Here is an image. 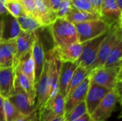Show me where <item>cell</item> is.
<instances>
[{
    "mask_svg": "<svg viewBox=\"0 0 122 121\" xmlns=\"http://www.w3.org/2000/svg\"><path fill=\"white\" fill-rule=\"evenodd\" d=\"M50 26L55 47L61 48L78 41L75 26L64 18H56Z\"/></svg>",
    "mask_w": 122,
    "mask_h": 121,
    "instance_id": "1",
    "label": "cell"
},
{
    "mask_svg": "<svg viewBox=\"0 0 122 121\" xmlns=\"http://www.w3.org/2000/svg\"><path fill=\"white\" fill-rule=\"evenodd\" d=\"M120 40H122V21H119L111 26L107 36L104 39L99 47L97 58L89 69L90 72L104 66L108 56Z\"/></svg>",
    "mask_w": 122,
    "mask_h": 121,
    "instance_id": "2",
    "label": "cell"
},
{
    "mask_svg": "<svg viewBox=\"0 0 122 121\" xmlns=\"http://www.w3.org/2000/svg\"><path fill=\"white\" fill-rule=\"evenodd\" d=\"M122 68L117 67H100L90 73V81L112 90L122 86Z\"/></svg>",
    "mask_w": 122,
    "mask_h": 121,
    "instance_id": "3",
    "label": "cell"
},
{
    "mask_svg": "<svg viewBox=\"0 0 122 121\" xmlns=\"http://www.w3.org/2000/svg\"><path fill=\"white\" fill-rule=\"evenodd\" d=\"M51 87L50 67L48 56H45V61L41 76L35 85V109L39 113L47 104L49 99Z\"/></svg>",
    "mask_w": 122,
    "mask_h": 121,
    "instance_id": "4",
    "label": "cell"
},
{
    "mask_svg": "<svg viewBox=\"0 0 122 121\" xmlns=\"http://www.w3.org/2000/svg\"><path fill=\"white\" fill-rule=\"evenodd\" d=\"M74 26L77 33L78 41L82 44L104 33L112 25L99 18L79 23Z\"/></svg>",
    "mask_w": 122,
    "mask_h": 121,
    "instance_id": "5",
    "label": "cell"
},
{
    "mask_svg": "<svg viewBox=\"0 0 122 121\" xmlns=\"http://www.w3.org/2000/svg\"><path fill=\"white\" fill-rule=\"evenodd\" d=\"M122 101V89L111 90L91 114L93 121H106L114 111L118 103Z\"/></svg>",
    "mask_w": 122,
    "mask_h": 121,
    "instance_id": "6",
    "label": "cell"
},
{
    "mask_svg": "<svg viewBox=\"0 0 122 121\" xmlns=\"http://www.w3.org/2000/svg\"><path fill=\"white\" fill-rule=\"evenodd\" d=\"M109 30L110 29L104 33L102 34L101 35L98 36L97 37L82 43V53L81 54V56L76 61V64L78 66H81L84 68H86L89 71L90 68L92 67L97 58L99 47L104 39L107 36Z\"/></svg>",
    "mask_w": 122,
    "mask_h": 121,
    "instance_id": "7",
    "label": "cell"
},
{
    "mask_svg": "<svg viewBox=\"0 0 122 121\" xmlns=\"http://www.w3.org/2000/svg\"><path fill=\"white\" fill-rule=\"evenodd\" d=\"M65 97L58 93L49 106L43 108L39 113H36L38 121H49L56 117L65 116Z\"/></svg>",
    "mask_w": 122,
    "mask_h": 121,
    "instance_id": "8",
    "label": "cell"
},
{
    "mask_svg": "<svg viewBox=\"0 0 122 121\" xmlns=\"http://www.w3.org/2000/svg\"><path fill=\"white\" fill-rule=\"evenodd\" d=\"M8 99L21 115L31 116L36 112L35 104L28 95L19 88H14V93Z\"/></svg>",
    "mask_w": 122,
    "mask_h": 121,
    "instance_id": "9",
    "label": "cell"
},
{
    "mask_svg": "<svg viewBox=\"0 0 122 121\" xmlns=\"http://www.w3.org/2000/svg\"><path fill=\"white\" fill-rule=\"evenodd\" d=\"M110 91V89L90 81V85L84 100L87 112L90 115L94 112L102 99Z\"/></svg>",
    "mask_w": 122,
    "mask_h": 121,
    "instance_id": "10",
    "label": "cell"
},
{
    "mask_svg": "<svg viewBox=\"0 0 122 121\" xmlns=\"http://www.w3.org/2000/svg\"><path fill=\"white\" fill-rule=\"evenodd\" d=\"M35 36L36 31L29 33L21 30L19 36L15 40L16 53L12 66L14 69H15V68L18 66L20 58L31 48L32 44L35 39Z\"/></svg>",
    "mask_w": 122,
    "mask_h": 121,
    "instance_id": "11",
    "label": "cell"
},
{
    "mask_svg": "<svg viewBox=\"0 0 122 121\" xmlns=\"http://www.w3.org/2000/svg\"><path fill=\"white\" fill-rule=\"evenodd\" d=\"M122 9L119 6L115 0H102L100 18L109 24L114 25L122 21Z\"/></svg>",
    "mask_w": 122,
    "mask_h": 121,
    "instance_id": "12",
    "label": "cell"
},
{
    "mask_svg": "<svg viewBox=\"0 0 122 121\" xmlns=\"http://www.w3.org/2000/svg\"><path fill=\"white\" fill-rule=\"evenodd\" d=\"M90 85V76H87L82 83L76 87L73 92L69 96L65 101V106H64V113L65 116H67L71 109L77 105L81 101L85 100L89 87Z\"/></svg>",
    "mask_w": 122,
    "mask_h": 121,
    "instance_id": "13",
    "label": "cell"
},
{
    "mask_svg": "<svg viewBox=\"0 0 122 121\" xmlns=\"http://www.w3.org/2000/svg\"><path fill=\"white\" fill-rule=\"evenodd\" d=\"M15 71L12 67H0V96L8 98L14 92Z\"/></svg>",
    "mask_w": 122,
    "mask_h": 121,
    "instance_id": "14",
    "label": "cell"
},
{
    "mask_svg": "<svg viewBox=\"0 0 122 121\" xmlns=\"http://www.w3.org/2000/svg\"><path fill=\"white\" fill-rule=\"evenodd\" d=\"M31 52H32V57L34 62V78H35V85H36V82L38 81V80L41 76L44 61H45V54H44L43 45L40 39V37L39 36V34L37 33V31H36L35 39L32 44Z\"/></svg>",
    "mask_w": 122,
    "mask_h": 121,
    "instance_id": "15",
    "label": "cell"
},
{
    "mask_svg": "<svg viewBox=\"0 0 122 121\" xmlns=\"http://www.w3.org/2000/svg\"><path fill=\"white\" fill-rule=\"evenodd\" d=\"M21 31L16 17L6 13L2 16V30L1 41H15Z\"/></svg>",
    "mask_w": 122,
    "mask_h": 121,
    "instance_id": "16",
    "label": "cell"
},
{
    "mask_svg": "<svg viewBox=\"0 0 122 121\" xmlns=\"http://www.w3.org/2000/svg\"><path fill=\"white\" fill-rule=\"evenodd\" d=\"M77 64L75 62L61 61L59 77V86L58 93H61L66 98L67 91L69 86L71 77L77 68Z\"/></svg>",
    "mask_w": 122,
    "mask_h": 121,
    "instance_id": "17",
    "label": "cell"
},
{
    "mask_svg": "<svg viewBox=\"0 0 122 121\" xmlns=\"http://www.w3.org/2000/svg\"><path fill=\"white\" fill-rule=\"evenodd\" d=\"M54 49L62 62L69 61L76 63L82 53L83 44L77 41L61 48L54 47Z\"/></svg>",
    "mask_w": 122,
    "mask_h": 121,
    "instance_id": "18",
    "label": "cell"
},
{
    "mask_svg": "<svg viewBox=\"0 0 122 121\" xmlns=\"http://www.w3.org/2000/svg\"><path fill=\"white\" fill-rule=\"evenodd\" d=\"M16 53L15 41H0V67H12Z\"/></svg>",
    "mask_w": 122,
    "mask_h": 121,
    "instance_id": "19",
    "label": "cell"
},
{
    "mask_svg": "<svg viewBox=\"0 0 122 121\" xmlns=\"http://www.w3.org/2000/svg\"><path fill=\"white\" fill-rule=\"evenodd\" d=\"M36 20L42 27L50 26L57 18L56 12L51 11L43 0H35Z\"/></svg>",
    "mask_w": 122,
    "mask_h": 121,
    "instance_id": "20",
    "label": "cell"
},
{
    "mask_svg": "<svg viewBox=\"0 0 122 121\" xmlns=\"http://www.w3.org/2000/svg\"><path fill=\"white\" fill-rule=\"evenodd\" d=\"M15 78H14V88H19L24 91L29 97L31 101L35 104L36 91L35 87L31 84L28 78L21 72L19 66H17L15 69Z\"/></svg>",
    "mask_w": 122,
    "mask_h": 121,
    "instance_id": "21",
    "label": "cell"
},
{
    "mask_svg": "<svg viewBox=\"0 0 122 121\" xmlns=\"http://www.w3.org/2000/svg\"><path fill=\"white\" fill-rule=\"evenodd\" d=\"M18 66L21 72L28 78L31 84L35 87L34 62L32 57L31 48L20 58Z\"/></svg>",
    "mask_w": 122,
    "mask_h": 121,
    "instance_id": "22",
    "label": "cell"
},
{
    "mask_svg": "<svg viewBox=\"0 0 122 121\" xmlns=\"http://www.w3.org/2000/svg\"><path fill=\"white\" fill-rule=\"evenodd\" d=\"M99 18H100V16L97 14H92L87 11H81L74 8V6H71L70 8L68 13L64 16V19L66 20L73 24L74 25Z\"/></svg>",
    "mask_w": 122,
    "mask_h": 121,
    "instance_id": "23",
    "label": "cell"
},
{
    "mask_svg": "<svg viewBox=\"0 0 122 121\" xmlns=\"http://www.w3.org/2000/svg\"><path fill=\"white\" fill-rule=\"evenodd\" d=\"M16 19L21 30L26 32H35L42 27L39 22L34 16L25 12L17 17Z\"/></svg>",
    "mask_w": 122,
    "mask_h": 121,
    "instance_id": "24",
    "label": "cell"
},
{
    "mask_svg": "<svg viewBox=\"0 0 122 121\" xmlns=\"http://www.w3.org/2000/svg\"><path fill=\"white\" fill-rule=\"evenodd\" d=\"M90 73L91 72L86 68H84L81 66H77V68H76L70 81L66 98L69 96H70V94L73 92V91L76 87H78L87 76L90 75Z\"/></svg>",
    "mask_w": 122,
    "mask_h": 121,
    "instance_id": "25",
    "label": "cell"
},
{
    "mask_svg": "<svg viewBox=\"0 0 122 121\" xmlns=\"http://www.w3.org/2000/svg\"><path fill=\"white\" fill-rule=\"evenodd\" d=\"M122 63V40H120L114 47L108 56L103 67L121 66Z\"/></svg>",
    "mask_w": 122,
    "mask_h": 121,
    "instance_id": "26",
    "label": "cell"
},
{
    "mask_svg": "<svg viewBox=\"0 0 122 121\" xmlns=\"http://www.w3.org/2000/svg\"><path fill=\"white\" fill-rule=\"evenodd\" d=\"M86 113H88L86 106L85 101H83L79 103L77 105H76L71 109L69 113L65 116V118L66 121H74L76 119L80 118L81 116H82Z\"/></svg>",
    "mask_w": 122,
    "mask_h": 121,
    "instance_id": "27",
    "label": "cell"
},
{
    "mask_svg": "<svg viewBox=\"0 0 122 121\" xmlns=\"http://www.w3.org/2000/svg\"><path fill=\"white\" fill-rule=\"evenodd\" d=\"M4 110L6 121H14L21 115L8 98L4 101Z\"/></svg>",
    "mask_w": 122,
    "mask_h": 121,
    "instance_id": "28",
    "label": "cell"
},
{
    "mask_svg": "<svg viewBox=\"0 0 122 121\" xmlns=\"http://www.w3.org/2000/svg\"><path fill=\"white\" fill-rule=\"evenodd\" d=\"M5 6L8 13L16 18L19 17L24 12L19 0H6Z\"/></svg>",
    "mask_w": 122,
    "mask_h": 121,
    "instance_id": "29",
    "label": "cell"
},
{
    "mask_svg": "<svg viewBox=\"0 0 122 121\" xmlns=\"http://www.w3.org/2000/svg\"><path fill=\"white\" fill-rule=\"evenodd\" d=\"M71 2L72 6L77 9L87 11L89 13L97 14L89 0H71Z\"/></svg>",
    "mask_w": 122,
    "mask_h": 121,
    "instance_id": "30",
    "label": "cell"
},
{
    "mask_svg": "<svg viewBox=\"0 0 122 121\" xmlns=\"http://www.w3.org/2000/svg\"><path fill=\"white\" fill-rule=\"evenodd\" d=\"M19 1L22 5L24 12L34 16L36 19V10L35 0H19Z\"/></svg>",
    "mask_w": 122,
    "mask_h": 121,
    "instance_id": "31",
    "label": "cell"
},
{
    "mask_svg": "<svg viewBox=\"0 0 122 121\" xmlns=\"http://www.w3.org/2000/svg\"><path fill=\"white\" fill-rule=\"evenodd\" d=\"M71 6V0H62L57 11L56 12L57 18H64Z\"/></svg>",
    "mask_w": 122,
    "mask_h": 121,
    "instance_id": "32",
    "label": "cell"
},
{
    "mask_svg": "<svg viewBox=\"0 0 122 121\" xmlns=\"http://www.w3.org/2000/svg\"><path fill=\"white\" fill-rule=\"evenodd\" d=\"M62 0H48V6L49 9L54 11L56 12Z\"/></svg>",
    "mask_w": 122,
    "mask_h": 121,
    "instance_id": "33",
    "label": "cell"
},
{
    "mask_svg": "<svg viewBox=\"0 0 122 121\" xmlns=\"http://www.w3.org/2000/svg\"><path fill=\"white\" fill-rule=\"evenodd\" d=\"M92 7L94 8V11L97 14L100 16V11H101V6L102 3V0H89Z\"/></svg>",
    "mask_w": 122,
    "mask_h": 121,
    "instance_id": "34",
    "label": "cell"
},
{
    "mask_svg": "<svg viewBox=\"0 0 122 121\" xmlns=\"http://www.w3.org/2000/svg\"><path fill=\"white\" fill-rule=\"evenodd\" d=\"M4 98L0 96V121H6L4 110Z\"/></svg>",
    "mask_w": 122,
    "mask_h": 121,
    "instance_id": "35",
    "label": "cell"
},
{
    "mask_svg": "<svg viewBox=\"0 0 122 121\" xmlns=\"http://www.w3.org/2000/svg\"><path fill=\"white\" fill-rule=\"evenodd\" d=\"M34 113H33L31 116H24L21 114L14 121H32V118H33Z\"/></svg>",
    "mask_w": 122,
    "mask_h": 121,
    "instance_id": "36",
    "label": "cell"
},
{
    "mask_svg": "<svg viewBox=\"0 0 122 121\" xmlns=\"http://www.w3.org/2000/svg\"><path fill=\"white\" fill-rule=\"evenodd\" d=\"M74 121H93V120L91 117V115L89 113H86L84 115H83L82 116H81L80 118L76 119Z\"/></svg>",
    "mask_w": 122,
    "mask_h": 121,
    "instance_id": "37",
    "label": "cell"
},
{
    "mask_svg": "<svg viewBox=\"0 0 122 121\" xmlns=\"http://www.w3.org/2000/svg\"><path fill=\"white\" fill-rule=\"evenodd\" d=\"M6 0H0V15H4L8 13L5 6Z\"/></svg>",
    "mask_w": 122,
    "mask_h": 121,
    "instance_id": "38",
    "label": "cell"
},
{
    "mask_svg": "<svg viewBox=\"0 0 122 121\" xmlns=\"http://www.w3.org/2000/svg\"><path fill=\"white\" fill-rule=\"evenodd\" d=\"M37 121H38V119H37ZM49 121H66V120L64 116H59V117H56Z\"/></svg>",
    "mask_w": 122,
    "mask_h": 121,
    "instance_id": "39",
    "label": "cell"
},
{
    "mask_svg": "<svg viewBox=\"0 0 122 121\" xmlns=\"http://www.w3.org/2000/svg\"><path fill=\"white\" fill-rule=\"evenodd\" d=\"M2 16L3 15H0V41L1 40V30H2Z\"/></svg>",
    "mask_w": 122,
    "mask_h": 121,
    "instance_id": "40",
    "label": "cell"
},
{
    "mask_svg": "<svg viewBox=\"0 0 122 121\" xmlns=\"http://www.w3.org/2000/svg\"><path fill=\"white\" fill-rule=\"evenodd\" d=\"M115 1L117 3V4L119 5V6L122 9V0H115Z\"/></svg>",
    "mask_w": 122,
    "mask_h": 121,
    "instance_id": "41",
    "label": "cell"
},
{
    "mask_svg": "<svg viewBox=\"0 0 122 121\" xmlns=\"http://www.w3.org/2000/svg\"><path fill=\"white\" fill-rule=\"evenodd\" d=\"M43 1H44V2L46 3V5L48 6V0H43Z\"/></svg>",
    "mask_w": 122,
    "mask_h": 121,
    "instance_id": "42",
    "label": "cell"
}]
</instances>
